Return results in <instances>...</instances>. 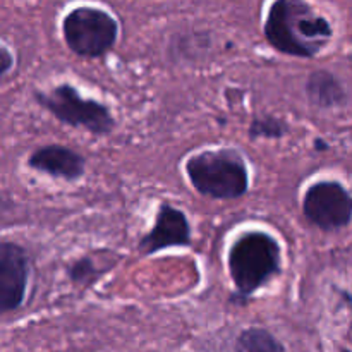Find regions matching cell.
<instances>
[{"label": "cell", "instance_id": "obj_4", "mask_svg": "<svg viewBox=\"0 0 352 352\" xmlns=\"http://www.w3.org/2000/svg\"><path fill=\"white\" fill-rule=\"evenodd\" d=\"M34 100L55 119L71 127H82L98 136L110 134L116 127V119L109 107L85 98L71 85H58L50 91H34Z\"/></svg>", "mask_w": 352, "mask_h": 352}, {"label": "cell", "instance_id": "obj_14", "mask_svg": "<svg viewBox=\"0 0 352 352\" xmlns=\"http://www.w3.org/2000/svg\"><path fill=\"white\" fill-rule=\"evenodd\" d=\"M0 55H2V76H6L12 67V55L6 47H2V54Z\"/></svg>", "mask_w": 352, "mask_h": 352}, {"label": "cell", "instance_id": "obj_5", "mask_svg": "<svg viewBox=\"0 0 352 352\" xmlns=\"http://www.w3.org/2000/svg\"><path fill=\"white\" fill-rule=\"evenodd\" d=\"M62 33L67 47L76 55L96 58L116 47L119 24L102 9L76 7L62 21Z\"/></svg>", "mask_w": 352, "mask_h": 352}, {"label": "cell", "instance_id": "obj_3", "mask_svg": "<svg viewBox=\"0 0 352 352\" xmlns=\"http://www.w3.org/2000/svg\"><path fill=\"white\" fill-rule=\"evenodd\" d=\"M184 168L192 188L206 198L227 201L250 191V172L236 150L201 151L189 158Z\"/></svg>", "mask_w": 352, "mask_h": 352}, {"label": "cell", "instance_id": "obj_13", "mask_svg": "<svg viewBox=\"0 0 352 352\" xmlns=\"http://www.w3.org/2000/svg\"><path fill=\"white\" fill-rule=\"evenodd\" d=\"M69 275H71L72 282H76V284H85L89 278L95 277L96 267L89 258H81L69 268Z\"/></svg>", "mask_w": 352, "mask_h": 352}, {"label": "cell", "instance_id": "obj_10", "mask_svg": "<svg viewBox=\"0 0 352 352\" xmlns=\"http://www.w3.org/2000/svg\"><path fill=\"white\" fill-rule=\"evenodd\" d=\"M308 95L311 103L318 107H336L344 102V89L336 76L325 71L313 72L308 79Z\"/></svg>", "mask_w": 352, "mask_h": 352}, {"label": "cell", "instance_id": "obj_12", "mask_svg": "<svg viewBox=\"0 0 352 352\" xmlns=\"http://www.w3.org/2000/svg\"><path fill=\"white\" fill-rule=\"evenodd\" d=\"M285 133H287V126L280 119L270 116L256 117L250 127L251 138H282L285 136Z\"/></svg>", "mask_w": 352, "mask_h": 352}, {"label": "cell", "instance_id": "obj_7", "mask_svg": "<svg viewBox=\"0 0 352 352\" xmlns=\"http://www.w3.org/2000/svg\"><path fill=\"white\" fill-rule=\"evenodd\" d=\"M30 258L16 243L0 244V309L16 311L26 298Z\"/></svg>", "mask_w": 352, "mask_h": 352}, {"label": "cell", "instance_id": "obj_2", "mask_svg": "<svg viewBox=\"0 0 352 352\" xmlns=\"http://www.w3.org/2000/svg\"><path fill=\"white\" fill-rule=\"evenodd\" d=\"M230 278L237 292L232 301L250 298L282 270L280 244L263 230H250L237 237L229 250Z\"/></svg>", "mask_w": 352, "mask_h": 352}, {"label": "cell", "instance_id": "obj_9", "mask_svg": "<svg viewBox=\"0 0 352 352\" xmlns=\"http://www.w3.org/2000/svg\"><path fill=\"white\" fill-rule=\"evenodd\" d=\"M30 168L64 181H78L85 175L86 160L74 150L62 144H48L31 153L28 158Z\"/></svg>", "mask_w": 352, "mask_h": 352}, {"label": "cell", "instance_id": "obj_1", "mask_svg": "<svg viewBox=\"0 0 352 352\" xmlns=\"http://www.w3.org/2000/svg\"><path fill=\"white\" fill-rule=\"evenodd\" d=\"M263 31L275 50L299 58L316 57L333 36L329 21L306 0H275Z\"/></svg>", "mask_w": 352, "mask_h": 352}, {"label": "cell", "instance_id": "obj_11", "mask_svg": "<svg viewBox=\"0 0 352 352\" xmlns=\"http://www.w3.org/2000/svg\"><path fill=\"white\" fill-rule=\"evenodd\" d=\"M234 352H285V349L277 337L272 336L268 330L253 327L241 332Z\"/></svg>", "mask_w": 352, "mask_h": 352}, {"label": "cell", "instance_id": "obj_6", "mask_svg": "<svg viewBox=\"0 0 352 352\" xmlns=\"http://www.w3.org/2000/svg\"><path fill=\"white\" fill-rule=\"evenodd\" d=\"M302 213L322 230L342 229L352 220V196L336 181L315 182L306 189Z\"/></svg>", "mask_w": 352, "mask_h": 352}, {"label": "cell", "instance_id": "obj_8", "mask_svg": "<svg viewBox=\"0 0 352 352\" xmlns=\"http://www.w3.org/2000/svg\"><path fill=\"white\" fill-rule=\"evenodd\" d=\"M191 243V226L182 210L168 203H162L157 212L155 226L140 241L143 254H155L168 248H184Z\"/></svg>", "mask_w": 352, "mask_h": 352}]
</instances>
